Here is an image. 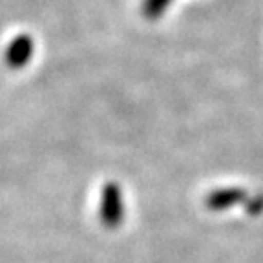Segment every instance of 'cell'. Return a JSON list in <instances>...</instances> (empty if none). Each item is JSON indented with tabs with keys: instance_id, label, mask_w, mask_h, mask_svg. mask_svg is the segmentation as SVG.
I'll return each mask as SVG.
<instances>
[{
	"instance_id": "1",
	"label": "cell",
	"mask_w": 263,
	"mask_h": 263,
	"mask_svg": "<svg viewBox=\"0 0 263 263\" xmlns=\"http://www.w3.org/2000/svg\"><path fill=\"white\" fill-rule=\"evenodd\" d=\"M99 218L106 229H117L124 219V199L123 190L117 183L110 181L101 190V203H99Z\"/></svg>"
},
{
	"instance_id": "2",
	"label": "cell",
	"mask_w": 263,
	"mask_h": 263,
	"mask_svg": "<svg viewBox=\"0 0 263 263\" xmlns=\"http://www.w3.org/2000/svg\"><path fill=\"white\" fill-rule=\"evenodd\" d=\"M247 199V194L243 189H218L212 190L209 196L205 197V205L209 210L214 212H223V210L236 206Z\"/></svg>"
}]
</instances>
